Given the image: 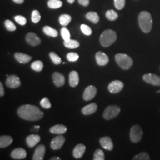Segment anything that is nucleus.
<instances>
[{"label":"nucleus","mask_w":160,"mask_h":160,"mask_svg":"<svg viewBox=\"0 0 160 160\" xmlns=\"http://www.w3.org/2000/svg\"><path fill=\"white\" fill-rule=\"evenodd\" d=\"M48 6L52 9H57L62 6V2L61 0H49Z\"/></svg>","instance_id":"nucleus-29"},{"label":"nucleus","mask_w":160,"mask_h":160,"mask_svg":"<svg viewBox=\"0 0 160 160\" xmlns=\"http://www.w3.org/2000/svg\"><path fill=\"white\" fill-rule=\"evenodd\" d=\"M65 141V139L62 135L57 136L52 140L51 142V147L52 149L57 150L61 148L63 143Z\"/></svg>","instance_id":"nucleus-11"},{"label":"nucleus","mask_w":160,"mask_h":160,"mask_svg":"<svg viewBox=\"0 0 160 160\" xmlns=\"http://www.w3.org/2000/svg\"><path fill=\"white\" fill-rule=\"evenodd\" d=\"M63 44L64 46L69 49H75L80 46V43L77 40L72 39H70L68 41H64Z\"/></svg>","instance_id":"nucleus-27"},{"label":"nucleus","mask_w":160,"mask_h":160,"mask_svg":"<svg viewBox=\"0 0 160 160\" xmlns=\"http://www.w3.org/2000/svg\"><path fill=\"white\" fill-rule=\"evenodd\" d=\"M97 88L93 86H88L84 92L83 98L86 101H89L96 96L97 94Z\"/></svg>","instance_id":"nucleus-10"},{"label":"nucleus","mask_w":160,"mask_h":160,"mask_svg":"<svg viewBox=\"0 0 160 160\" xmlns=\"http://www.w3.org/2000/svg\"><path fill=\"white\" fill-rule=\"evenodd\" d=\"M45 151H46V148H45V145H39L35 149L32 160H43L44 155L45 154Z\"/></svg>","instance_id":"nucleus-13"},{"label":"nucleus","mask_w":160,"mask_h":160,"mask_svg":"<svg viewBox=\"0 0 160 160\" xmlns=\"http://www.w3.org/2000/svg\"><path fill=\"white\" fill-rule=\"evenodd\" d=\"M120 112V108L118 106L111 105L107 107L104 111L103 118L106 120H110L116 118Z\"/></svg>","instance_id":"nucleus-6"},{"label":"nucleus","mask_w":160,"mask_h":160,"mask_svg":"<svg viewBox=\"0 0 160 160\" xmlns=\"http://www.w3.org/2000/svg\"><path fill=\"white\" fill-rule=\"evenodd\" d=\"M61 33L62 38V39H63L64 41H68V40L71 39H70L71 38V35H70L69 31L66 28H63L61 29Z\"/></svg>","instance_id":"nucleus-35"},{"label":"nucleus","mask_w":160,"mask_h":160,"mask_svg":"<svg viewBox=\"0 0 160 160\" xmlns=\"http://www.w3.org/2000/svg\"><path fill=\"white\" fill-rule=\"evenodd\" d=\"M79 75L75 71H72L69 75V83L72 87H75L79 83Z\"/></svg>","instance_id":"nucleus-19"},{"label":"nucleus","mask_w":160,"mask_h":160,"mask_svg":"<svg viewBox=\"0 0 160 160\" xmlns=\"http://www.w3.org/2000/svg\"><path fill=\"white\" fill-rule=\"evenodd\" d=\"M14 57L17 61L20 63H27L32 59V57L20 52H17L14 54Z\"/></svg>","instance_id":"nucleus-21"},{"label":"nucleus","mask_w":160,"mask_h":160,"mask_svg":"<svg viewBox=\"0 0 160 160\" xmlns=\"http://www.w3.org/2000/svg\"><path fill=\"white\" fill-rule=\"evenodd\" d=\"M4 25L6 27L7 30H8V31H14L16 29V27L14 25V24L12 22V21L9 20H7L4 22Z\"/></svg>","instance_id":"nucleus-40"},{"label":"nucleus","mask_w":160,"mask_h":160,"mask_svg":"<svg viewBox=\"0 0 160 160\" xmlns=\"http://www.w3.org/2000/svg\"><path fill=\"white\" fill-rule=\"evenodd\" d=\"M104 154L102 149H97L94 154V160H104Z\"/></svg>","instance_id":"nucleus-34"},{"label":"nucleus","mask_w":160,"mask_h":160,"mask_svg":"<svg viewBox=\"0 0 160 160\" xmlns=\"http://www.w3.org/2000/svg\"><path fill=\"white\" fill-rule=\"evenodd\" d=\"M143 136V131L141 127L138 125L132 126L130 131V139L133 143L139 142Z\"/></svg>","instance_id":"nucleus-5"},{"label":"nucleus","mask_w":160,"mask_h":160,"mask_svg":"<svg viewBox=\"0 0 160 160\" xmlns=\"http://www.w3.org/2000/svg\"><path fill=\"white\" fill-rule=\"evenodd\" d=\"M114 4L115 7L120 10L123 8L125 5V0H114Z\"/></svg>","instance_id":"nucleus-41"},{"label":"nucleus","mask_w":160,"mask_h":160,"mask_svg":"<svg viewBox=\"0 0 160 160\" xmlns=\"http://www.w3.org/2000/svg\"><path fill=\"white\" fill-rule=\"evenodd\" d=\"M67 131V128L63 125H57L55 126H52L49 131L52 133L53 134H63Z\"/></svg>","instance_id":"nucleus-23"},{"label":"nucleus","mask_w":160,"mask_h":160,"mask_svg":"<svg viewBox=\"0 0 160 160\" xmlns=\"http://www.w3.org/2000/svg\"><path fill=\"white\" fill-rule=\"evenodd\" d=\"M49 57L51 59L53 63L56 65H58L61 63V59L58 55H57L55 52H51L49 53Z\"/></svg>","instance_id":"nucleus-33"},{"label":"nucleus","mask_w":160,"mask_h":160,"mask_svg":"<svg viewBox=\"0 0 160 160\" xmlns=\"http://www.w3.org/2000/svg\"><path fill=\"white\" fill-rule=\"evenodd\" d=\"M106 17L110 21H114L118 18V14L114 10H109L106 12Z\"/></svg>","instance_id":"nucleus-31"},{"label":"nucleus","mask_w":160,"mask_h":160,"mask_svg":"<svg viewBox=\"0 0 160 160\" xmlns=\"http://www.w3.org/2000/svg\"><path fill=\"white\" fill-rule=\"evenodd\" d=\"M86 18L94 24H97L99 22V16L97 12H88L86 16Z\"/></svg>","instance_id":"nucleus-26"},{"label":"nucleus","mask_w":160,"mask_h":160,"mask_svg":"<svg viewBox=\"0 0 160 160\" xmlns=\"http://www.w3.org/2000/svg\"><path fill=\"white\" fill-rule=\"evenodd\" d=\"M52 78H53V83L58 87L63 86L65 82L64 76L62 74L58 72H55L53 74Z\"/></svg>","instance_id":"nucleus-16"},{"label":"nucleus","mask_w":160,"mask_h":160,"mask_svg":"<svg viewBox=\"0 0 160 160\" xmlns=\"http://www.w3.org/2000/svg\"><path fill=\"white\" fill-rule=\"evenodd\" d=\"M133 160H150V157L148 154L146 152H142L139 154L135 155L133 158Z\"/></svg>","instance_id":"nucleus-32"},{"label":"nucleus","mask_w":160,"mask_h":160,"mask_svg":"<svg viewBox=\"0 0 160 160\" xmlns=\"http://www.w3.org/2000/svg\"><path fill=\"white\" fill-rule=\"evenodd\" d=\"M4 95V90L2 86V83L0 82V96L2 97Z\"/></svg>","instance_id":"nucleus-44"},{"label":"nucleus","mask_w":160,"mask_h":160,"mask_svg":"<svg viewBox=\"0 0 160 160\" xmlns=\"http://www.w3.org/2000/svg\"><path fill=\"white\" fill-rule=\"evenodd\" d=\"M67 58L69 62H75L78 59L79 55L77 53L70 52L67 54Z\"/></svg>","instance_id":"nucleus-39"},{"label":"nucleus","mask_w":160,"mask_h":160,"mask_svg":"<svg viewBox=\"0 0 160 160\" xmlns=\"http://www.w3.org/2000/svg\"><path fill=\"white\" fill-rule=\"evenodd\" d=\"M16 4H22L24 2V0H12Z\"/></svg>","instance_id":"nucleus-45"},{"label":"nucleus","mask_w":160,"mask_h":160,"mask_svg":"<svg viewBox=\"0 0 160 160\" xmlns=\"http://www.w3.org/2000/svg\"><path fill=\"white\" fill-rule=\"evenodd\" d=\"M17 114L23 119L38 121L43 116V113L38 107L32 104L21 106L17 110Z\"/></svg>","instance_id":"nucleus-1"},{"label":"nucleus","mask_w":160,"mask_h":160,"mask_svg":"<svg viewBox=\"0 0 160 160\" xmlns=\"http://www.w3.org/2000/svg\"><path fill=\"white\" fill-rule=\"evenodd\" d=\"M123 87L124 84L122 81L119 80H115L109 84L108 90L111 93L116 94L121 92L123 88Z\"/></svg>","instance_id":"nucleus-9"},{"label":"nucleus","mask_w":160,"mask_h":160,"mask_svg":"<svg viewBox=\"0 0 160 160\" xmlns=\"http://www.w3.org/2000/svg\"><path fill=\"white\" fill-rule=\"evenodd\" d=\"M100 143L103 148L111 151L113 148V143L109 137H104L100 139Z\"/></svg>","instance_id":"nucleus-17"},{"label":"nucleus","mask_w":160,"mask_h":160,"mask_svg":"<svg viewBox=\"0 0 160 160\" xmlns=\"http://www.w3.org/2000/svg\"><path fill=\"white\" fill-rule=\"evenodd\" d=\"M59 21L61 25L63 26H66L71 21V17L68 14H62L59 18Z\"/></svg>","instance_id":"nucleus-28"},{"label":"nucleus","mask_w":160,"mask_h":160,"mask_svg":"<svg viewBox=\"0 0 160 160\" xmlns=\"http://www.w3.org/2000/svg\"><path fill=\"white\" fill-rule=\"evenodd\" d=\"M26 40L27 43L32 46L39 45L41 42L40 38L34 33H29L26 36Z\"/></svg>","instance_id":"nucleus-12"},{"label":"nucleus","mask_w":160,"mask_h":160,"mask_svg":"<svg viewBox=\"0 0 160 160\" xmlns=\"http://www.w3.org/2000/svg\"><path fill=\"white\" fill-rule=\"evenodd\" d=\"M69 4H73L75 0H67Z\"/></svg>","instance_id":"nucleus-47"},{"label":"nucleus","mask_w":160,"mask_h":160,"mask_svg":"<svg viewBox=\"0 0 160 160\" xmlns=\"http://www.w3.org/2000/svg\"><path fill=\"white\" fill-rule=\"evenodd\" d=\"M41 16L40 13L38 10H33L32 14V21L34 23H38L40 20Z\"/></svg>","instance_id":"nucleus-37"},{"label":"nucleus","mask_w":160,"mask_h":160,"mask_svg":"<svg viewBox=\"0 0 160 160\" xmlns=\"http://www.w3.org/2000/svg\"><path fill=\"white\" fill-rule=\"evenodd\" d=\"M40 137L38 135H30L26 138V143L29 147L32 148L40 142Z\"/></svg>","instance_id":"nucleus-20"},{"label":"nucleus","mask_w":160,"mask_h":160,"mask_svg":"<svg viewBox=\"0 0 160 160\" xmlns=\"http://www.w3.org/2000/svg\"><path fill=\"white\" fill-rule=\"evenodd\" d=\"M96 59L97 64L100 66H104L107 65L109 61L108 56L102 52H98L96 54Z\"/></svg>","instance_id":"nucleus-15"},{"label":"nucleus","mask_w":160,"mask_h":160,"mask_svg":"<svg viewBox=\"0 0 160 160\" xmlns=\"http://www.w3.org/2000/svg\"><path fill=\"white\" fill-rule=\"evenodd\" d=\"M27 156V152L22 148H18L14 149L11 153V157L14 160L24 159Z\"/></svg>","instance_id":"nucleus-14"},{"label":"nucleus","mask_w":160,"mask_h":160,"mask_svg":"<svg viewBox=\"0 0 160 160\" xmlns=\"http://www.w3.org/2000/svg\"><path fill=\"white\" fill-rule=\"evenodd\" d=\"M138 23L140 29L145 33H148L152 28V19L148 12H141L138 16Z\"/></svg>","instance_id":"nucleus-2"},{"label":"nucleus","mask_w":160,"mask_h":160,"mask_svg":"<svg viewBox=\"0 0 160 160\" xmlns=\"http://www.w3.org/2000/svg\"><path fill=\"white\" fill-rule=\"evenodd\" d=\"M143 80L151 85L160 86V77L153 74H145L142 77Z\"/></svg>","instance_id":"nucleus-7"},{"label":"nucleus","mask_w":160,"mask_h":160,"mask_svg":"<svg viewBox=\"0 0 160 160\" xmlns=\"http://www.w3.org/2000/svg\"><path fill=\"white\" fill-rule=\"evenodd\" d=\"M115 61L121 68L125 70L130 68L133 63L131 58L125 53H118L116 55Z\"/></svg>","instance_id":"nucleus-4"},{"label":"nucleus","mask_w":160,"mask_h":160,"mask_svg":"<svg viewBox=\"0 0 160 160\" xmlns=\"http://www.w3.org/2000/svg\"><path fill=\"white\" fill-rule=\"evenodd\" d=\"M80 29L81 32L83 33V34L86 36H90L92 34V30L86 24H81L80 26Z\"/></svg>","instance_id":"nucleus-36"},{"label":"nucleus","mask_w":160,"mask_h":160,"mask_svg":"<svg viewBox=\"0 0 160 160\" xmlns=\"http://www.w3.org/2000/svg\"><path fill=\"white\" fill-rule=\"evenodd\" d=\"M86 146L82 143L77 145L73 150V156L75 158H81L86 151Z\"/></svg>","instance_id":"nucleus-18"},{"label":"nucleus","mask_w":160,"mask_h":160,"mask_svg":"<svg viewBox=\"0 0 160 160\" xmlns=\"http://www.w3.org/2000/svg\"><path fill=\"white\" fill-rule=\"evenodd\" d=\"M43 32L45 34L49 36L52 37V38H56L58 35V33L57 30L53 29V28H52L51 27L48 26H45L43 28Z\"/></svg>","instance_id":"nucleus-25"},{"label":"nucleus","mask_w":160,"mask_h":160,"mask_svg":"<svg viewBox=\"0 0 160 160\" xmlns=\"http://www.w3.org/2000/svg\"><path fill=\"white\" fill-rule=\"evenodd\" d=\"M7 87L11 88H16L21 85V81L19 77L16 75H12L7 77L6 81Z\"/></svg>","instance_id":"nucleus-8"},{"label":"nucleus","mask_w":160,"mask_h":160,"mask_svg":"<svg viewBox=\"0 0 160 160\" xmlns=\"http://www.w3.org/2000/svg\"><path fill=\"white\" fill-rule=\"evenodd\" d=\"M157 93H160V90H158V91H157Z\"/></svg>","instance_id":"nucleus-48"},{"label":"nucleus","mask_w":160,"mask_h":160,"mask_svg":"<svg viewBox=\"0 0 160 160\" xmlns=\"http://www.w3.org/2000/svg\"><path fill=\"white\" fill-rule=\"evenodd\" d=\"M78 2L80 5L84 6V7L88 6V4L90 3L89 0H78Z\"/></svg>","instance_id":"nucleus-43"},{"label":"nucleus","mask_w":160,"mask_h":160,"mask_svg":"<svg viewBox=\"0 0 160 160\" xmlns=\"http://www.w3.org/2000/svg\"><path fill=\"white\" fill-rule=\"evenodd\" d=\"M51 160H60L61 158L59 157H52L51 158Z\"/></svg>","instance_id":"nucleus-46"},{"label":"nucleus","mask_w":160,"mask_h":160,"mask_svg":"<svg viewBox=\"0 0 160 160\" xmlns=\"http://www.w3.org/2000/svg\"><path fill=\"white\" fill-rule=\"evenodd\" d=\"M117 39V34L114 30L108 29L104 31L100 38L102 46L107 48L112 45Z\"/></svg>","instance_id":"nucleus-3"},{"label":"nucleus","mask_w":160,"mask_h":160,"mask_svg":"<svg viewBox=\"0 0 160 160\" xmlns=\"http://www.w3.org/2000/svg\"><path fill=\"white\" fill-rule=\"evenodd\" d=\"M97 109V105L96 103H91L87 105L82 109V113L84 115H90L96 112Z\"/></svg>","instance_id":"nucleus-22"},{"label":"nucleus","mask_w":160,"mask_h":160,"mask_svg":"<svg viewBox=\"0 0 160 160\" xmlns=\"http://www.w3.org/2000/svg\"><path fill=\"white\" fill-rule=\"evenodd\" d=\"M31 68L36 72H40L43 68V63L41 61H36L31 64Z\"/></svg>","instance_id":"nucleus-30"},{"label":"nucleus","mask_w":160,"mask_h":160,"mask_svg":"<svg viewBox=\"0 0 160 160\" xmlns=\"http://www.w3.org/2000/svg\"><path fill=\"white\" fill-rule=\"evenodd\" d=\"M40 106L44 109H49L51 108V103H50L49 100L46 97L43 98L40 101Z\"/></svg>","instance_id":"nucleus-38"},{"label":"nucleus","mask_w":160,"mask_h":160,"mask_svg":"<svg viewBox=\"0 0 160 160\" xmlns=\"http://www.w3.org/2000/svg\"><path fill=\"white\" fill-rule=\"evenodd\" d=\"M12 138L10 136L3 135L0 137V148H4L8 147L12 142Z\"/></svg>","instance_id":"nucleus-24"},{"label":"nucleus","mask_w":160,"mask_h":160,"mask_svg":"<svg viewBox=\"0 0 160 160\" xmlns=\"http://www.w3.org/2000/svg\"><path fill=\"white\" fill-rule=\"evenodd\" d=\"M14 19H15V21L18 24H19L20 25H22V26L25 25L27 23L26 18L22 16H17L14 17Z\"/></svg>","instance_id":"nucleus-42"}]
</instances>
